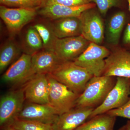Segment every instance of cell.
Here are the masks:
<instances>
[{"mask_svg":"<svg viewBox=\"0 0 130 130\" xmlns=\"http://www.w3.org/2000/svg\"><path fill=\"white\" fill-rule=\"evenodd\" d=\"M116 82V77L94 76L77 99L75 107L96 108L104 101Z\"/></svg>","mask_w":130,"mask_h":130,"instance_id":"cell-1","label":"cell"},{"mask_svg":"<svg viewBox=\"0 0 130 130\" xmlns=\"http://www.w3.org/2000/svg\"><path fill=\"white\" fill-rule=\"evenodd\" d=\"M51 74L57 81L78 94H81L93 75L73 61H64Z\"/></svg>","mask_w":130,"mask_h":130,"instance_id":"cell-2","label":"cell"},{"mask_svg":"<svg viewBox=\"0 0 130 130\" xmlns=\"http://www.w3.org/2000/svg\"><path fill=\"white\" fill-rule=\"evenodd\" d=\"M49 85V104L59 115L75 107L79 95L57 81L51 74H47Z\"/></svg>","mask_w":130,"mask_h":130,"instance_id":"cell-3","label":"cell"},{"mask_svg":"<svg viewBox=\"0 0 130 130\" xmlns=\"http://www.w3.org/2000/svg\"><path fill=\"white\" fill-rule=\"evenodd\" d=\"M110 53L106 47L90 42L83 53L73 61L93 76H99L102 75L105 59Z\"/></svg>","mask_w":130,"mask_h":130,"instance_id":"cell-4","label":"cell"},{"mask_svg":"<svg viewBox=\"0 0 130 130\" xmlns=\"http://www.w3.org/2000/svg\"><path fill=\"white\" fill-rule=\"evenodd\" d=\"M130 96V78L117 77L115 85L102 104L94 109L89 119L122 107L128 101Z\"/></svg>","mask_w":130,"mask_h":130,"instance_id":"cell-5","label":"cell"},{"mask_svg":"<svg viewBox=\"0 0 130 130\" xmlns=\"http://www.w3.org/2000/svg\"><path fill=\"white\" fill-rule=\"evenodd\" d=\"M38 8H11L1 5L0 17L12 36L17 35L38 14Z\"/></svg>","mask_w":130,"mask_h":130,"instance_id":"cell-6","label":"cell"},{"mask_svg":"<svg viewBox=\"0 0 130 130\" xmlns=\"http://www.w3.org/2000/svg\"><path fill=\"white\" fill-rule=\"evenodd\" d=\"M25 100L23 88L12 90L3 96L0 102L1 128L10 125L17 118Z\"/></svg>","mask_w":130,"mask_h":130,"instance_id":"cell-7","label":"cell"},{"mask_svg":"<svg viewBox=\"0 0 130 130\" xmlns=\"http://www.w3.org/2000/svg\"><path fill=\"white\" fill-rule=\"evenodd\" d=\"M94 8L85 10L79 16L81 35L90 42L100 45L105 36L104 23L100 13Z\"/></svg>","mask_w":130,"mask_h":130,"instance_id":"cell-8","label":"cell"},{"mask_svg":"<svg viewBox=\"0 0 130 130\" xmlns=\"http://www.w3.org/2000/svg\"><path fill=\"white\" fill-rule=\"evenodd\" d=\"M90 43L82 35L58 38L53 50L63 61H74L83 53Z\"/></svg>","mask_w":130,"mask_h":130,"instance_id":"cell-9","label":"cell"},{"mask_svg":"<svg viewBox=\"0 0 130 130\" xmlns=\"http://www.w3.org/2000/svg\"><path fill=\"white\" fill-rule=\"evenodd\" d=\"M63 61L53 50L43 49L34 54L26 83L36 74H51Z\"/></svg>","mask_w":130,"mask_h":130,"instance_id":"cell-10","label":"cell"},{"mask_svg":"<svg viewBox=\"0 0 130 130\" xmlns=\"http://www.w3.org/2000/svg\"><path fill=\"white\" fill-rule=\"evenodd\" d=\"M102 75L130 78V53L118 48L110 53L105 59Z\"/></svg>","mask_w":130,"mask_h":130,"instance_id":"cell-11","label":"cell"},{"mask_svg":"<svg viewBox=\"0 0 130 130\" xmlns=\"http://www.w3.org/2000/svg\"><path fill=\"white\" fill-rule=\"evenodd\" d=\"M59 116L56 110L50 104L29 102L24 105L16 119L54 125Z\"/></svg>","mask_w":130,"mask_h":130,"instance_id":"cell-12","label":"cell"},{"mask_svg":"<svg viewBox=\"0 0 130 130\" xmlns=\"http://www.w3.org/2000/svg\"><path fill=\"white\" fill-rule=\"evenodd\" d=\"M25 100L29 102L49 104V85L47 74H36L24 84Z\"/></svg>","mask_w":130,"mask_h":130,"instance_id":"cell-13","label":"cell"},{"mask_svg":"<svg viewBox=\"0 0 130 130\" xmlns=\"http://www.w3.org/2000/svg\"><path fill=\"white\" fill-rule=\"evenodd\" d=\"M96 6L93 3L76 7L53 4L39 8L38 10V14L50 21L70 17H79L85 11L94 8Z\"/></svg>","mask_w":130,"mask_h":130,"instance_id":"cell-14","label":"cell"},{"mask_svg":"<svg viewBox=\"0 0 130 130\" xmlns=\"http://www.w3.org/2000/svg\"><path fill=\"white\" fill-rule=\"evenodd\" d=\"M94 109L75 107L59 115L54 124L55 130H75L89 120Z\"/></svg>","mask_w":130,"mask_h":130,"instance_id":"cell-15","label":"cell"},{"mask_svg":"<svg viewBox=\"0 0 130 130\" xmlns=\"http://www.w3.org/2000/svg\"><path fill=\"white\" fill-rule=\"evenodd\" d=\"M31 56L23 53L4 73L2 80L13 84H25L30 70Z\"/></svg>","mask_w":130,"mask_h":130,"instance_id":"cell-16","label":"cell"},{"mask_svg":"<svg viewBox=\"0 0 130 130\" xmlns=\"http://www.w3.org/2000/svg\"><path fill=\"white\" fill-rule=\"evenodd\" d=\"M50 24L58 38L81 35V24L79 17H70L50 20Z\"/></svg>","mask_w":130,"mask_h":130,"instance_id":"cell-17","label":"cell"},{"mask_svg":"<svg viewBox=\"0 0 130 130\" xmlns=\"http://www.w3.org/2000/svg\"><path fill=\"white\" fill-rule=\"evenodd\" d=\"M116 118L107 113L98 115L75 130H113Z\"/></svg>","mask_w":130,"mask_h":130,"instance_id":"cell-18","label":"cell"},{"mask_svg":"<svg viewBox=\"0 0 130 130\" xmlns=\"http://www.w3.org/2000/svg\"><path fill=\"white\" fill-rule=\"evenodd\" d=\"M125 15L123 12L114 14L108 24L106 31L107 41L110 44H118L121 32L125 24Z\"/></svg>","mask_w":130,"mask_h":130,"instance_id":"cell-19","label":"cell"},{"mask_svg":"<svg viewBox=\"0 0 130 130\" xmlns=\"http://www.w3.org/2000/svg\"><path fill=\"white\" fill-rule=\"evenodd\" d=\"M21 48L13 40L6 42L0 51V72H3L19 56Z\"/></svg>","mask_w":130,"mask_h":130,"instance_id":"cell-20","label":"cell"},{"mask_svg":"<svg viewBox=\"0 0 130 130\" xmlns=\"http://www.w3.org/2000/svg\"><path fill=\"white\" fill-rule=\"evenodd\" d=\"M21 48L24 53L32 55L44 49L41 38L33 26L26 30Z\"/></svg>","mask_w":130,"mask_h":130,"instance_id":"cell-21","label":"cell"},{"mask_svg":"<svg viewBox=\"0 0 130 130\" xmlns=\"http://www.w3.org/2000/svg\"><path fill=\"white\" fill-rule=\"evenodd\" d=\"M41 38L44 49L53 50L54 46L58 39L53 31L49 22H39L32 26Z\"/></svg>","mask_w":130,"mask_h":130,"instance_id":"cell-22","label":"cell"},{"mask_svg":"<svg viewBox=\"0 0 130 130\" xmlns=\"http://www.w3.org/2000/svg\"><path fill=\"white\" fill-rule=\"evenodd\" d=\"M10 125L18 130H55L54 125L16 119Z\"/></svg>","mask_w":130,"mask_h":130,"instance_id":"cell-23","label":"cell"},{"mask_svg":"<svg viewBox=\"0 0 130 130\" xmlns=\"http://www.w3.org/2000/svg\"><path fill=\"white\" fill-rule=\"evenodd\" d=\"M43 0H0L1 5L24 8H38L41 7Z\"/></svg>","mask_w":130,"mask_h":130,"instance_id":"cell-24","label":"cell"},{"mask_svg":"<svg viewBox=\"0 0 130 130\" xmlns=\"http://www.w3.org/2000/svg\"><path fill=\"white\" fill-rule=\"evenodd\" d=\"M89 3H90V0H43L41 7L53 4L76 7L86 5Z\"/></svg>","mask_w":130,"mask_h":130,"instance_id":"cell-25","label":"cell"},{"mask_svg":"<svg viewBox=\"0 0 130 130\" xmlns=\"http://www.w3.org/2000/svg\"><path fill=\"white\" fill-rule=\"evenodd\" d=\"M90 3H95L97 6L100 12L106 15L111 8L115 7L119 3V0H90Z\"/></svg>","mask_w":130,"mask_h":130,"instance_id":"cell-26","label":"cell"},{"mask_svg":"<svg viewBox=\"0 0 130 130\" xmlns=\"http://www.w3.org/2000/svg\"><path fill=\"white\" fill-rule=\"evenodd\" d=\"M107 113L111 116L130 119V96L128 101L122 107L110 110Z\"/></svg>","mask_w":130,"mask_h":130,"instance_id":"cell-27","label":"cell"},{"mask_svg":"<svg viewBox=\"0 0 130 130\" xmlns=\"http://www.w3.org/2000/svg\"><path fill=\"white\" fill-rule=\"evenodd\" d=\"M123 43L126 46L130 47V23L126 28L123 37Z\"/></svg>","mask_w":130,"mask_h":130,"instance_id":"cell-28","label":"cell"},{"mask_svg":"<svg viewBox=\"0 0 130 130\" xmlns=\"http://www.w3.org/2000/svg\"><path fill=\"white\" fill-rule=\"evenodd\" d=\"M1 130H18L16 129V128H13L11 126L9 125L7 126H5V127L1 128Z\"/></svg>","mask_w":130,"mask_h":130,"instance_id":"cell-29","label":"cell"},{"mask_svg":"<svg viewBox=\"0 0 130 130\" xmlns=\"http://www.w3.org/2000/svg\"><path fill=\"white\" fill-rule=\"evenodd\" d=\"M125 125V130H130V120H128Z\"/></svg>","mask_w":130,"mask_h":130,"instance_id":"cell-30","label":"cell"},{"mask_svg":"<svg viewBox=\"0 0 130 130\" xmlns=\"http://www.w3.org/2000/svg\"><path fill=\"white\" fill-rule=\"evenodd\" d=\"M118 130H125V125H124L123 126L120 128Z\"/></svg>","mask_w":130,"mask_h":130,"instance_id":"cell-31","label":"cell"},{"mask_svg":"<svg viewBox=\"0 0 130 130\" xmlns=\"http://www.w3.org/2000/svg\"><path fill=\"white\" fill-rule=\"evenodd\" d=\"M128 3V7H129V9L130 12V0H127Z\"/></svg>","mask_w":130,"mask_h":130,"instance_id":"cell-32","label":"cell"}]
</instances>
